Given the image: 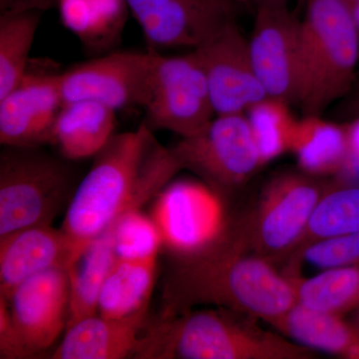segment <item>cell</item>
Segmentation results:
<instances>
[{
    "instance_id": "30",
    "label": "cell",
    "mask_w": 359,
    "mask_h": 359,
    "mask_svg": "<svg viewBox=\"0 0 359 359\" xmlns=\"http://www.w3.org/2000/svg\"><path fill=\"white\" fill-rule=\"evenodd\" d=\"M34 358L27 348L11 318L8 302L0 295V358Z\"/></svg>"
},
{
    "instance_id": "4",
    "label": "cell",
    "mask_w": 359,
    "mask_h": 359,
    "mask_svg": "<svg viewBox=\"0 0 359 359\" xmlns=\"http://www.w3.org/2000/svg\"><path fill=\"white\" fill-rule=\"evenodd\" d=\"M359 33L347 0H308L301 18L295 105L321 115L356 81Z\"/></svg>"
},
{
    "instance_id": "25",
    "label": "cell",
    "mask_w": 359,
    "mask_h": 359,
    "mask_svg": "<svg viewBox=\"0 0 359 359\" xmlns=\"http://www.w3.org/2000/svg\"><path fill=\"white\" fill-rule=\"evenodd\" d=\"M285 276L302 306L340 316L359 308V266L323 269L311 278Z\"/></svg>"
},
{
    "instance_id": "9",
    "label": "cell",
    "mask_w": 359,
    "mask_h": 359,
    "mask_svg": "<svg viewBox=\"0 0 359 359\" xmlns=\"http://www.w3.org/2000/svg\"><path fill=\"white\" fill-rule=\"evenodd\" d=\"M193 50L204 69L216 115L245 114L268 97L252 66L249 39L235 18Z\"/></svg>"
},
{
    "instance_id": "11",
    "label": "cell",
    "mask_w": 359,
    "mask_h": 359,
    "mask_svg": "<svg viewBox=\"0 0 359 359\" xmlns=\"http://www.w3.org/2000/svg\"><path fill=\"white\" fill-rule=\"evenodd\" d=\"M301 18L287 1L257 4L249 39L252 66L268 97L295 104Z\"/></svg>"
},
{
    "instance_id": "19",
    "label": "cell",
    "mask_w": 359,
    "mask_h": 359,
    "mask_svg": "<svg viewBox=\"0 0 359 359\" xmlns=\"http://www.w3.org/2000/svg\"><path fill=\"white\" fill-rule=\"evenodd\" d=\"M116 111L93 101L63 104L54 126L51 144L65 160L98 154L115 134Z\"/></svg>"
},
{
    "instance_id": "37",
    "label": "cell",
    "mask_w": 359,
    "mask_h": 359,
    "mask_svg": "<svg viewBox=\"0 0 359 359\" xmlns=\"http://www.w3.org/2000/svg\"><path fill=\"white\" fill-rule=\"evenodd\" d=\"M355 325H358L359 327V308L356 309V321Z\"/></svg>"
},
{
    "instance_id": "32",
    "label": "cell",
    "mask_w": 359,
    "mask_h": 359,
    "mask_svg": "<svg viewBox=\"0 0 359 359\" xmlns=\"http://www.w3.org/2000/svg\"><path fill=\"white\" fill-rule=\"evenodd\" d=\"M347 142H348L349 163L347 170L359 169V115L354 116L346 124Z\"/></svg>"
},
{
    "instance_id": "1",
    "label": "cell",
    "mask_w": 359,
    "mask_h": 359,
    "mask_svg": "<svg viewBox=\"0 0 359 359\" xmlns=\"http://www.w3.org/2000/svg\"><path fill=\"white\" fill-rule=\"evenodd\" d=\"M163 313L212 306L249 314L269 325L297 304L290 278L248 252L229 221L202 247L172 254L163 283Z\"/></svg>"
},
{
    "instance_id": "2",
    "label": "cell",
    "mask_w": 359,
    "mask_h": 359,
    "mask_svg": "<svg viewBox=\"0 0 359 359\" xmlns=\"http://www.w3.org/2000/svg\"><path fill=\"white\" fill-rule=\"evenodd\" d=\"M180 171L172 148L163 146L145 122L113 135L94 156L66 209L61 230L69 244L70 264L124 215L159 196Z\"/></svg>"
},
{
    "instance_id": "34",
    "label": "cell",
    "mask_w": 359,
    "mask_h": 359,
    "mask_svg": "<svg viewBox=\"0 0 359 359\" xmlns=\"http://www.w3.org/2000/svg\"><path fill=\"white\" fill-rule=\"evenodd\" d=\"M351 11H353L354 22H355L356 27H358L359 33V2L356 4H351Z\"/></svg>"
},
{
    "instance_id": "20",
    "label": "cell",
    "mask_w": 359,
    "mask_h": 359,
    "mask_svg": "<svg viewBox=\"0 0 359 359\" xmlns=\"http://www.w3.org/2000/svg\"><path fill=\"white\" fill-rule=\"evenodd\" d=\"M290 152L309 176L341 173L349 163L346 125L327 121L321 115L302 116L295 125Z\"/></svg>"
},
{
    "instance_id": "5",
    "label": "cell",
    "mask_w": 359,
    "mask_h": 359,
    "mask_svg": "<svg viewBox=\"0 0 359 359\" xmlns=\"http://www.w3.org/2000/svg\"><path fill=\"white\" fill-rule=\"evenodd\" d=\"M76 188L65 161L37 148L6 147L0 154V237L51 224Z\"/></svg>"
},
{
    "instance_id": "6",
    "label": "cell",
    "mask_w": 359,
    "mask_h": 359,
    "mask_svg": "<svg viewBox=\"0 0 359 359\" xmlns=\"http://www.w3.org/2000/svg\"><path fill=\"white\" fill-rule=\"evenodd\" d=\"M330 186L308 174L280 175L264 187L252 211L231 226L250 254L285 263Z\"/></svg>"
},
{
    "instance_id": "17",
    "label": "cell",
    "mask_w": 359,
    "mask_h": 359,
    "mask_svg": "<svg viewBox=\"0 0 359 359\" xmlns=\"http://www.w3.org/2000/svg\"><path fill=\"white\" fill-rule=\"evenodd\" d=\"M148 309L123 318L100 314L82 318L66 328L53 359L135 358L149 323Z\"/></svg>"
},
{
    "instance_id": "3",
    "label": "cell",
    "mask_w": 359,
    "mask_h": 359,
    "mask_svg": "<svg viewBox=\"0 0 359 359\" xmlns=\"http://www.w3.org/2000/svg\"><path fill=\"white\" fill-rule=\"evenodd\" d=\"M257 318L231 309L162 313L149 320L135 358L311 359L313 349L259 327Z\"/></svg>"
},
{
    "instance_id": "12",
    "label": "cell",
    "mask_w": 359,
    "mask_h": 359,
    "mask_svg": "<svg viewBox=\"0 0 359 359\" xmlns=\"http://www.w3.org/2000/svg\"><path fill=\"white\" fill-rule=\"evenodd\" d=\"M150 48L195 49L233 18L226 0H125Z\"/></svg>"
},
{
    "instance_id": "29",
    "label": "cell",
    "mask_w": 359,
    "mask_h": 359,
    "mask_svg": "<svg viewBox=\"0 0 359 359\" xmlns=\"http://www.w3.org/2000/svg\"><path fill=\"white\" fill-rule=\"evenodd\" d=\"M304 262L321 269L359 266V231L309 245L302 252L294 271L287 275L299 273Z\"/></svg>"
},
{
    "instance_id": "7",
    "label": "cell",
    "mask_w": 359,
    "mask_h": 359,
    "mask_svg": "<svg viewBox=\"0 0 359 359\" xmlns=\"http://www.w3.org/2000/svg\"><path fill=\"white\" fill-rule=\"evenodd\" d=\"M149 49L150 71L141 106L144 122L154 131L166 130L181 138L199 133L216 113L197 53L166 56Z\"/></svg>"
},
{
    "instance_id": "27",
    "label": "cell",
    "mask_w": 359,
    "mask_h": 359,
    "mask_svg": "<svg viewBox=\"0 0 359 359\" xmlns=\"http://www.w3.org/2000/svg\"><path fill=\"white\" fill-rule=\"evenodd\" d=\"M263 165L290 152L297 120L290 103L266 97L245 113Z\"/></svg>"
},
{
    "instance_id": "16",
    "label": "cell",
    "mask_w": 359,
    "mask_h": 359,
    "mask_svg": "<svg viewBox=\"0 0 359 359\" xmlns=\"http://www.w3.org/2000/svg\"><path fill=\"white\" fill-rule=\"evenodd\" d=\"M70 261L67 238L61 228L52 224L0 237V295L8 299L28 278L51 269H67Z\"/></svg>"
},
{
    "instance_id": "31",
    "label": "cell",
    "mask_w": 359,
    "mask_h": 359,
    "mask_svg": "<svg viewBox=\"0 0 359 359\" xmlns=\"http://www.w3.org/2000/svg\"><path fill=\"white\" fill-rule=\"evenodd\" d=\"M58 0H0V13L36 9L44 11L57 6Z\"/></svg>"
},
{
    "instance_id": "13",
    "label": "cell",
    "mask_w": 359,
    "mask_h": 359,
    "mask_svg": "<svg viewBox=\"0 0 359 359\" xmlns=\"http://www.w3.org/2000/svg\"><path fill=\"white\" fill-rule=\"evenodd\" d=\"M63 104L59 73L28 71L0 98L2 147L37 148L51 143Z\"/></svg>"
},
{
    "instance_id": "35",
    "label": "cell",
    "mask_w": 359,
    "mask_h": 359,
    "mask_svg": "<svg viewBox=\"0 0 359 359\" xmlns=\"http://www.w3.org/2000/svg\"><path fill=\"white\" fill-rule=\"evenodd\" d=\"M226 1L231 2L233 4H243V6H248L250 4V0H226Z\"/></svg>"
},
{
    "instance_id": "36",
    "label": "cell",
    "mask_w": 359,
    "mask_h": 359,
    "mask_svg": "<svg viewBox=\"0 0 359 359\" xmlns=\"http://www.w3.org/2000/svg\"><path fill=\"white\" fill-rule=\"evenodd\" d=\"M278 1V0H250V2H255L257 4H264V2ZM280 1H289V0H280Z\"/></svg>"
},
{
    "instance_id": "33",
    "label": "cell",
    "mask_w": 359,
    "mask_h": 359,
    "mask_svg": "<svg viewBox=\"0 0 359 359\" xmlns=\"http://www.w3.org/2000/svg\"><path fill=\"white\" fill-rule=\"evenodd\" d=\"M346 97L347 98H351L349 99L348 104H347L349 116L354 117V116L359 115V85H354L353 89L347 94Z\"/></svg>"
},
{
    "instance_id": "14",
    "label": "cell",
    "mask_w": 359,
    "mask_h": 359,
    "mask_svg": "<svg viewBox=\"0 0 359 359\" xmlns=\"http://www.w3.org/2000/svg\"><path fill=\"white\" fill-rule=\"evenodd\" d=\"M6 301L14 325L35 358L50 348L67 327V269H48L28 278Z\"/></svg>"
},
{
    "instance_id": "8",
    "label": "cell",
    "mask_w": 359,
    "mask_h": 359,
    "mask_svg": "<svg viewBox=\"0 0 359 359\" xmlns=\"http://www.w3.org/2000/svg\"><path fill=\"white\" fill-rule=\"evenodd\" d=\"M182 170H188L219 196L235 192L263 166L245 114L216 115L199 133L173 146Z\"/></svg>"
},
{
    "instance_id": "28",
    "label": "cell",
    "mask_w": 359,
    "mask_h": 359,
    "mask_svg": "<svg viewBox=\"0 0 359 359\" xmlns=\"http://www.w3.org/2000/svg\"><path fill=\"white\" fill-rule=\"evenodd\" d=\"M108 233L117 259L128 261L157 259L164 245L162 231L153 218L141 210L130 212L116 222Z\"/></svg>"
},
{
    "instance_id": "21",
    "label": "cell",
    "mask_w": 359,
    "mask_h": 359,
    "mask_svg": "<svg viewBox=\"0 0 359 359\" xmlns=\"http://www.w3.org/2000/svg\"><path fill=\"white\" fill-rule=\"evenodd\" d=\"M359 231V186L332 184L314 208L304 235L289 259L283 273L294 271L309 245Z\"/></svg>"
},
{
    "instance_id": "26",
    "label": "cell",
    "mask_w": 359,
    "mask_h": 359,
    "mask_svg": "<svg viewBox=\"0 0 359 359\" xmlns=\"http://www.w3.org/2000/svg\"><path fill=\"white\" fill-rule=\"evenodd\" d=\"M43 11L0 13V98L28 72V61Z\"/></svg>"
},
{
    "instance_id": "18",
    "label": "cell",
    "mask_w": 359,
    "mask_h": 359,
    "mask_svg": "<svg viewBox=\"0 0 359 359\" xmlns=\"http://www.w3.org/2000/svg\"><path fill=\"white\" fill-rule=\"evenodd\" d=\"M271 327L309 349L347 359H359V327L337 313L316 311L295 304Z\"/></svg>"
},
{
    "instance_id": "38",
    "label": "cell",
    "mask_w": 359,
    "mask_h": 359,
    "mask_svg": "<svg viewBox=\"0 0 359 359\" xmlns=\"http://www.w3.org/2000/svg\"><path fill=\"white\" fill-rule=\"evenodd\" d=\"M349 4H356V2H359V0H347Z\"/></svg>"
},
{
    "instance_id": "23",
    "label": "cell",
    "mask_w": 359,
    "mask_h": 359,
    "mask_svg": "<svg viewBox=\"0 0 359 359\" xmlns=\"http://www.w3.org/2000/svg\"><path fill=\"white\" fill-rule=\"evenodd\" d=\"M158 259L128 261L116 259L104 283L98 314L108 318H123L149 309L154 290Z\"/></svg>"
},
{
    "instance_id": "10",
    "label": "cell",
    "mask_w": 359,
    "mask_h": 359,
    "mask_svg": "<svg viewBox=\"0 0 359 359\" xmlns=\"http://www.w3.org/2000/svg\"><path fill=\"white\" fill-rule=\"evenodd\" d=\"M151 52L116 51L59 73L63 102L93 101L117 111L139 106L145 97Z\"/></svg>"
},
{
    "instance_id": "22",
    "label": "cell",
    "mask_w": 359,
    "mask_h": 359,
    "mask_svg": "<svg viewBox=\"0 0 359 359\" xmlns=\"http://www.w3.org/2000/svg\"><path fill=\"white\" fill-rule=\"evenodd\" d=\"M116 259L112 238L109 233H106L89 245L68 266L67 327L82 318L98 314L99 299L104 283Z\"/></svg>"
},
{
    "instance_id": "15",
    "label": "cell",
    "mask_w": 359,
    "mask_h": 359,
    "mask_svg": "<svg viewBox=\"0 0 359 359\" xmlns=\"http://www.w3.org/2000/svg\"><path fill=\"white\" fill-rule=\"evenodd\" d=\"M160 195L153 219L172 254H184L202 247L226 222L221 198L205 184L178 182L168 185Z\"/></svg>"
},
{
    "instance_id": "24",
    "label": "cell",
    "mask_w": 359,
    "mask_h": 359,
    "mask_svg": "<svg viewBox=\"0 0 359 359\" xmlns=\"http://www.w3.org/2000/svg\"><path fill=\"white\" fill-rule=\"evenodd\" d=\"M61 21L90 48L118 41L129 8L125 0H58Z\"/></svg>"
}]
</instances>
